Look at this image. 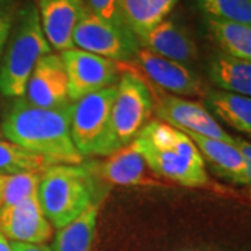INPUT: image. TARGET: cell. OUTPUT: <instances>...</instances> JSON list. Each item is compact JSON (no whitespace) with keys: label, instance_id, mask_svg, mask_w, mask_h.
<instances>
[{"label":"cell","instance_id":"6da1fadb","mask_svg":"<svg viewBox=\"0 0 251 251\" xmlns=\"http://www.w3.org/2000/svg\"><path fill=\"white\" fill-rule=\"evenodd\" d=\"M72 103L59 108H41L24 98L13 99L1 120V133L10 143L52 163L81 165L70 134Z\"/></svg>","mask_w":251,"mask_h":251},{"label":"cell","instance_id":"7a4b0ae2","mask_svg":"<svg viewBox=\"0 0 251 251\" xmlns=\"http://www.w3.org/2000/svg\"><path fill=\"white\" fill-rule=\"evenodd\" d=\"M155 175L184 187H205V162L186 133L159 120L144 127L131 143Z\"/></svg>","mask_w":251,"mask_h":251},{"label":"cell","instance_id":"3957f363","mask_svg":"<svg viewBox=\"0 0 251 251\" xmlns=\"http://www.w3.org/2000/svg\"><path fill=\"white\" fill-rule=\"evenodd\" d=\"M52 52L36 4L32 0L20 3L0 59V94L9 99L23 98L36 63Z\"/></svg>","mask_w":251,"mask_h":251},{"label":"cell","instance_id":"277c9868","mask_svg":"<svg viewBox=\"0 0 251 251\" xmlns=\"http://www.w3.org/2000/svg\"><path fill=\"white\" fill-rule=\"evenodd\" d=\"M95 187L90 171L81 165L56 163L41 173L38 200L46 219L62 229L82 215L94 201Z\"/></svg>","mask_w":251,"mask_h":251},{"label":"cell","instance_id":"5b68a950","mask_svg":"<svg viewBox=\"0 0 251 251\" xmlns=\"http://www.w3.org/2000/svg\"><path fill=\"white\" fill-rule=\"evenodd\" d=\"M115 94L116 85L72 102L70 134L84 158L110 156L123 147L112 117Z\"/></svg>","mask_w":251,"mask_h":251},{"label":"cell","instance_id":"8992f818","mask_svg":"<svg viewBox=\"0 0 251 251\" xmlns=\"http://www.w3.org/2000/svg\"><path fill=\"white\" fill-rule=\"evenodd\" d=\"M152 91L137 73H120L112 106V117L119 141L123 147L131 144L145 126L155 109Z\"/></svg>","mask_w":251,"mask_h":251},{"label":"cell","instance_id":"52a82bcc","mask_svg":"<svg viewBox=\"0 0 251 251\" xmlns=\"http://www.w3.org/2000/svg\"><path fill=\"white\" fill-rule=\"evenodd\" d=\"M73 45L116 63L133 60L141 48L137 36L130 29L110 24L95 16L90 9L85 11L74 29Z\"/></svg>","mask_w":251,"mask_h":251},{"label":"cell","instance_id":"ba28073f","mask_svg":"<svg viewBox=\"0 0 251 251\" xmlns=\"http://www.w3.org/2000/svg\"><path fill=\"white\" fill-rule=\"evenodd\" d=\"M69 82L70 102L94 92L116 85L120 70L119 63L77 48L60 52Z\"/></svg>","mask_w":251,"mask_h":251},{"label":"cell","instance_id":"9c48e42d","mask_svg":"<svg viewBox=\"0 0 251 251\" xmlns=\"http://www.w3.org/2000/svg\"><path fill=\"white\" fill-rule=\"evenodd\" d=\"M153 100V110L163 123L183 133L204 135L224 141H233V137L225 131L204 105L172 94H162L159 98Z\"/></svg>","mask_w":251,"mask_h":251},{"label":"cell","instance_id":"30bf717a","mask_svg":"<svg viewBox=\"0 0 251 251\" xmlns=\"http://www.w3.org/2000/svg\"><path fill=\"white\" fill-rule=\"evenodd\" d=\"M133 62L141 72L161 90L176 97H198L205 94L201 78L191 67L173 62L140 48Z\"/></svg>","mask_w":251,"mask_h":251},{"label":"cell","instance_id":"8fae6325","mask_svg":"<svg viewBox=\"0 0 251 251\" xmlns=\"http://www.w3.org/2000/svg\"><path fill=\"white\" fill-rule=\"evenodd\" d=\"M0 233L9 242L45 244L53 234V226L46 219L38 196L0 208Z\"/></svg>","mask_w":251,"mask_h":251},{"label":"cell","instance_id":"7c38bea8","mask_svg":"<svg viewBox=\"0 0 251 251\" xmlns=\"http://www.w3.org/2000/svg\"><path fill=\"white\" fill-rule=\"evenodd\" d=\"M23 98L41 108H59L72 103L67 74L60 54L52 52L36 63Z\"/></svg>","mask_w":251,"mask_h":251},{"label":"cell","instance_id":"4fadbf2b","mask_svg":"<svg viewBox=\"0 0 251 251\" xmlns=\"http://www.w3.org/2000/svg\"><path fill=\"white\" fill-rule=\"evenodd\" d=\"M42 31L57 53L74 48L73 34L88 10L85 0H36Z\"/></svg>","mask_w":251,"mask_h":251},{"label":"cell","instance_id":"5bb4252c","mask_svg":"<svg viewBox=\"0 0 251 251\" xmlns=\"http://www.w3.org/2000/svg\"><path fill=\"white\" fill-rule=\"evenodd\" d=\"M138 42L144 49L188 67L198 60L197 44L187 29L173 20H162Z\"/></svg>","mask_w":251,"mask_h":251},{"label":"cell","instance_id":"9a60e30c","mask_svg":"<svg viewBox=\"0 0 251 251\" xmlns=\"http://www.w3.org/2000/svg\"><path fill=\"white\" fill-rule=\"evenodd\" d=\"M209 80L218 90L251 97V62L236 59L216 50L206 63Z\"/></svg>","mask_w":251,"mask_h":251},{"label":"cell","instance_id":"2e32d148","mask_svg":"<svg viewBox=\"0 0 251 251\" xmlns=\"http://www.w3.org/2000/svg\"><path fill=\"white\" fill-rule=\"evenodd\" d=\"M186 134L196 144L202 158L209 162L222 177L237 183L243 172L246 171L247 162L234 147L233 141H224L190 133Z\"/></svg>","mask_w":251,"mask_h":251},{"label":"cell","instance_id":"e0dca14e","mask_svg":"<svg viewBox=\"0 0 251 251\" xmlns=\"http://www.w3.org/2000/svg\"><path fill=\"white\" fill-rule=\"evenodd\" d=\"M204 98L206 109L211 113L237 131L251 135V97L221 90H206Z\"/></svg>","mask_w":251,"mask_h":251},{"label":"cell","instance_id":"ac0fdd59","mask_svg":"<svg viewBox=\"0 0 251 251\" xmlns=\"http://www.w3.org/2000/svg\"><path fill=\"white\" fill-rule=\"evenodd\" d=\"M202 23L219 52L251 62V25L209 17H204Z\"/></svg>","mask_w":251,"mask_h":251},{"label":"cell","instance_id":"d6986e66","mask_svg":"<svg viewBox=\"0 0 251 251\" xmlns=\"http://www.w3.org/2000/svg\"><path fill=\"white\" fill-rule=\"evenodd\" d=\"M147 165L143 156L128 144L108 156V159L98 166V173L102 179L117 186H134L145 179Z\"/></svg>","mask_w":251,"mask_h":251},{"label":"cell","instance_id":"ffe728a7","mask_svg":"<svg viewBox=\"0 0 251 251\" xmlns=\"http://www.w3.org/2000/svg\"><path fill=\"white\" fill-rule=\"evenodd\" d=\"M100 202H95L72 224L57 229L52 251H92Z\"/></svg>","mask_w":251,"mask_h":251},{"label":"cell","instance_id":"44dd1931","mask_svg":"<svg viewBox=\"0 0 251 251\" xmlns=\"http://www.w3.org/2000/svg\"><path fill=\"white\" fill-rule=\"evenodd\" d=\"M56 165L42 156L23 150L16 144L0 138V176H11L28 172H44Z\"/></svg>","mask_w":251,"mask_h":251},{"label":"cell","instance_id":"7402d4cb","mask_svg":"<svg viewBox=\"0 0 251 251\" xmlns=\"http://www.w3.org/2000/svg\"><path fill=\"white\" fill-rule=\"evenodd\" d=\"M204 17L251 25V0H194Z\"/></svg>","mask_w":251,"mask_h":251},{"label":"cell","instance_id":"603a6c76","mask_svg":"<svg viewBox=\"0 0 251 251\" xmlns=\"http://www.w3.org/2000/svg\"><path fill=\"white\" fill-rule=\"evenodd\" d=\"M42 172H28L3 176L0 181V208L14 205L20 201L38 196Z\"/></svg>","mask_w":251,"mask_h":251},{"label":"cell","instance_id":"cb8c5ba5","mask_svg":"<svg viewBox=\"0 0 251 251\" xmlns=\"http://www.w3.org/2000/svg\"><path fill=\"white\" fill-rule=\"evenodd\" d=\"M120 6L126 23L137 39H141L150 29L162 21L151 0H120Z\"/></svg>","mask_w":251,"mask_h":251},{"label":"cell","instance_id":"d4e9b609","mask_svg":"<svg viewBox=\"0 0 251 251\" xmlns=\"http://www.w3.org/2000/svg\"><path fill=\"white\" fill-rule=\"evenodd\" d=\"M87 6L99 18L119 28L130 29L126 23L125 14L120 6V0H87Z\"/></svg>","mask_w":251,"mask_h":251},{"label":"cell","instance_id":"484cf974","mask_svg":"<svg viewBox=\"0 0 251 251\" xmlns=\"http://www.w3.org/2000/svg\"><path fill=\"white\" fill-rule=\"evenodd\" d=\"M18 4V0H0V50L7 41Z\"/></svg>","mask_w":251,"mask_h":251},{"label":"cell","instance_id":"4316f807","mask_svg":"<svg viewBox=\"0 0 251 251\" xmlns=\"http://www.w3.org/2000/svg\"><path fill=\"white\" fill-rule=\"evenodd\" d=\"M234 147L239 150V152L242 153L243 158L247 162L246 171L243 172L240 179L237 180V184H247L251 186V143L243 140L240 137H233Z\"/></svg>","mask_w":251,"mask_h":251},{"label":"cell","instance_id":"83f0119b","mask_svg":"<svg viewBox=\"0 0 251 251\" xmlns=\"http://www.w3.org/2000/svg\"><path fill=\"white\" fill-rule=\"evenodd\" d=\"M151 3H152L155 11L158 13L159 18L165 20L166 16L171 13L172 10L175 9L177 0H151Z\"/></svg>","mask_w":251,"mask_h":251},{"label":"cell","instance_id":"f1b7e54d","mask_svg":"<svg viewBox=\"0 0 251 251\" xmlns=\"http://www.w3.org/2000/svg\"><path fill=\"white\" fill-rule=\"evenodd\" d=\"M13 251H52V249L46 244H29V243L10 242Z\"/></svg>","mask_w":251,"mask_h":251},{"label":"cell","instance_id":"f546056e","mask_svg":"<svg viewBox=\"0 0 251 251\" xmlns=\"http://www.w3.org/2000/svg\"><path fill=\"white\" fill-rule=\"evenodd\" d=\"M183 251H206V250H183Z\"/></svg>","mask_w":251,"mask_h":251},{"label":"cell","instance_id":"4dcf8cb0","mask_svg":"<svg viewBox=\"0 0 251 251\" xmlns=\"http://www.w3.org/2000/svg\"><path fill=\"white\" fill-rule=\"evenodd\" d=\"M1 53H3V49L0 50V59H1Z\"/></svg>","mask_w":251,"mask_h":251},{"label":"cell","instance_id":"1f68e13d","mask_svg":"<svg viewBox=\"0 0 251 251\" xmlns=\"http://www.w3.org/2000/svg\"><path fill=\"white\" fill-rule=\"evenodd\" d=\"M1 179H3V176H0V181H1Z\"/></svg>","mask_w":251,"mask_h":251}]
</instances>
